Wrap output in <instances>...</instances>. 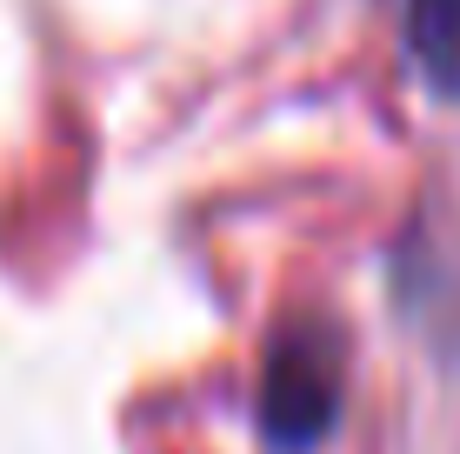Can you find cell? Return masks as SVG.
<instances>
[{
    "instance_id": "obj_1",
    "label": "cell",
    "mask_w": 460,
    "mask_h": 454,
    "mask_svg": "<svg viewBox=\"0 0 460 454\" xmlns=\"http://www.w3.org/2000/svg\"><path fill=\"white\" fill-rule=\"evenodd\" d=\"M347 395V368H341V334L321 315H300L274 334L261 368V395H253V421H261L267 448L280 454H307L334 434Z\"/></svg>"
},
{
    "instance_id": "obj_2",
    "label": "cell",
    "mask_w": 460,
    "mask_h": 454,
    "mask_svg": "<svg viewBox=\"0 0 460 454\" xmlns=\"http://www.w3.org/2000/svg\"><path fill=\"white\" fill-rule=\"evenodd\" d=\"M407 60L434 93H460V0H407Z\"/></svg>"
}]
</instances>
